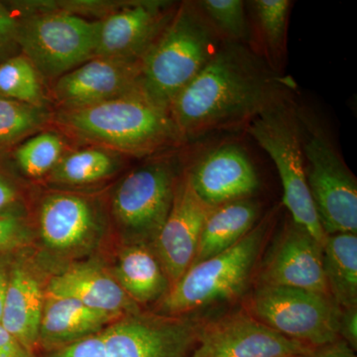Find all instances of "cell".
Wrapping results in <instances>:
<instances>
[{
  "instance_id": "cell-1",
  "label": "cell",
  "mask_w": 357,
  "mask_h": 357,
  "mask_svg": "<svg viewBox=\"0 0 357 357\" xmlns=\"http://www.w3.org/2000/svg\"><path fill=\"white\" fill-rule=\"evenodd\" d=\"M284 82L246 44L225 41L180 91L169 114L184 141L218 129L249 123L287 96Z\"/></svg>"
},
{
  "instance_id": "cell-2",
  "label": "cell",
  "mask_w": 357,
  "mask_h": 357,
  "mask_svg": "<svg viewBox=\"0 0 357 357\" xmlns=\"http://www.w3.org/2000/svg\"><path fill=\"white\" fill-rule=\"evenodd\" d=\"M56 121L77 137L119 154L143 156L185 142L168 110L140 91L89 107L60 109Z\"/></svg>"
},
{
  "instance_id": "cell-3",
  "label": "cell",
  "mask_w": 357,
  "mask_h": 357,
  "mask_svg": "<svg viewBox=\"0 0 357 357\" xmlns=\"http://www.w3.org/2000/svg\"><path fill=\"white\" fill-rule=\"evenodd\" d=\"M223 42L196 1L178 4L173 17L141 58L139 91L169 112L174 98L206 67Z\"/></svg>"
},
{
  "instance_id": "cell-4",
  "label": "cell",
  "mask_w": 357,
  "mask_h": 357,
  "mask_svg": "<svg viewBox=\"0 0 357 357\" xmlns=\"http://www.w3.org/2000/svg\"><path fill=\"white\" fill-rule=\"evenodd\" d=\"M270 222L271 218H265L232 248L192 265L162 298L160 314L182 317L239 297L248 288Z\"/></svg>"
},
{
  "instance_id": "cell-5",
  "label": "cell",
  "mask_w": 357,
  "mask_h": 357,
  "mask_svg": "<svg viewBox=\"0 0 357 357\" xmlns=\"http://www.w3.org/2000/svg\"><path fill=\"white\" fill-rule=\"evenodd\" d=\"M248 132L276 166L291 220L324 244L326 234L307 187L298 107L286 96L249 122Z\"/></svg>"
},
{
  "instance_id": "cell-6",
  "label": "cell",
  "mask_w": 357,
  "mask_h": 357,
  "mask_svg": "<svg viewBox=\"0 0 357 357\" xmlns=\"http://www.w3.org/2000/svg\"><path fill=\"white\" fill-rule=\"evenodd\" d=\"M310 194L326 236L357 234L356 177L321 126L298 109Z\"/></svg>"
},
{
  "instance_id": "cell-7",
  "label": "cell",
  "mask_w": 357,
  "mask_h": 357,
  "mask_svg": "<svg viewBox=\"0 0 357 357\" xmlns=\"http://www.w3.org/2000/svg\"><path fill=\"white\" fill-rule=\"evenodd\" d=\"M100 20L49 9L20 20L18 46L40 77L64 76L96 57Z\"/></svg>"
},
{
  "instance_id": "cell-8",
  "label": "cell",
  "mask_w": 357,
  "mask_h": 357,
  "mask_svg": "<svg viewBox=\"0 0 357 357\" xmlns=\"http://www.w3.org/2000/svg\"><path fill=\"white\" fill-rule=\"evenodd\" d=\"M176 156L156 157L124 176L112 197V213L135 244L154 243L172 206L180 174Z\"/></svg>"
},
{
  "instance_id": "cell-9",
  "label": "cell",
  "mask_w": 357,
  "mask_h": 357,
  "mask_svg": "<svg viewBox=\"0 0 357 357\" xmlns=\"http://www.w3.org/2000/svg\"><path fill=\"white\" fill-rule=\"evenodd\" d=\"M246 311L276 332L307 347L340 340L342 309L330 295L285 286H258Z\"/></svg>"
},
{
  "instance_id": "cell-10",
  "label": "cell",
  "mask_w": 357,
  "mask_h": 357,
  "mask_svg": "<svg viewBox=\"0 0 357 357\" xmlns=\"http://www.w3.org/2000/svg\"><path fill=\"white\" fill-rule=\"evenodd\" d=\"M199 324L185 317L126 314L102 331L107 357H190Z\"/></svg>"
},
{
  "instance_id": "cell-11",
  "label": "cell",
  "mask_w": 357,
  "mask_h": 357,
  "mask_svg": "<svg viewBox=\"0 0 357 357\" xmlns=\"http://www.w3.org/2000/svg\"><path fill=\"white\" fill-rule=\"evenodd\" d=\"M312 349L237 311L199 325L190 357H300Z\"/></svg>"
},
{
  "instance_id": "cell-12",
  "label": "cell",
  "mask_w": 357,
  "mask_h": 357,
  "mask_svg": "<svg viewBox=\"0 0 357 357\" xmlns=\"http://www.w3.org/2000/svg\"><path fill=\"white\" fill-rule=\"evenodd\" d=\"M178 4L136 0L117 4L100 20L96 57L139 63L173 17Z\"/></svg>"
},
{
  "instance_id": "cell-13",
  "label": "cell",
  "mask_w": 357,
  "mask_h": 357,
  "mask_svg": "<svg viewBox=\"0 0 357 357\" xmlns=\"http://www.w3.org/2000/svg\"><path fill=\"white\" fill-rule=\"evenodd\" d=\"M192 190L185 172L178 178L172 206L154 241V253L170 288L192 266L199 236L211 211Z\"/></svg>"
},
{
  "instance_id": "cell-14",
  "label": "cell",
  "mask_w": 357,
  "mask_h": 357,
  "mask_svg": "<svg viewBox=\"0 0 357 357\" xmlns=\"http://www.w3.org/2000/svg\"><path fill=\"white\" fill-rule=\"evenodd\" d=\"M192 190L210 208L250 199L260 181L248 152L225 143L208 150L185 171Z\"/></svg>"
},
{
  "instance_id": "cell-15",
  "label": "cell",
  "mask_w": 357,
  "mask_h": 357,
  "mask_svg": "<svg viewBox=\"0 0 357 357\" xmlns=\"http://www.w3.org/2000/svg\"><path fill=\"white\" fill-rule=\"evenodd\" d=\"M258 286H285L330 295L323 269V244L291 220L265 258Z\"/></svg>"
},
{
  "instance_id": "cell-16",
  "label": "cell",
  "mask_w": 357,
  "mask_h": 357,
  "mask_svg": "<svg viewBox=\"0 0 357 357\" xmlns=\"http://www.w3.org/2000/svg\"><path fill=\"white\" fill-rule=\"evenodd\" d=\"M139 63L95 57L59 77L52 93L60 109H79L139 91Z\"/></svg>"
},
{
  "instance_id": "cell-17",
  "label": "cell",
  "mask_w": 357,
  "mask_h": 357,
  "mask_svg": "<svg viewBox=\"0 0 357 357\" xmlns=\"http://www.w3.org/2000/svg\"><path fill=\"white\" fill-rule=\"evenodd\" d=\"M42 239L55 250H73L89 243L98 227V213L88 199L69 192L45 197L39 208Z\"/></svg>"
},
{
  "instance_id": "cell-18",
  "label": "cell",
  "mask_w": 357,
  "mask_h": 357,
  "mask_svg": "<svg viewBox=\"0 0 357 357\" xmlns=\"http://www.w3.org/2000/svg\"><path fill=\"white\" fill-rule=\"evenodd\" d=\"M47 293L50 297L70 298L91 309L119 317L140 312L116 279L96 265L66 270L52 279Z\"/></svg>"
},
{
  "instance_id": "cell-19",
  "label": "cell",
  "mask_w": 357,
  "mask_h": 357,
  "mask_svg": "<svg viewBox=\"0 0 357 357\" xmlns=\"http://www.w3.org/2000/svg\"><path fill=\"white\" fill-rule=\"evenodd\" d=\"M121 317L96 311L70 298L48 296L44 304L39 344L55 351L103 331Z\"/></svg>"
},
{
  "instance_id": "cell-20",
  "label": "cell",
  "mask_w": 357,
  "mask_h": 357,
  "mask_svg": "<svg viewBox=\"0 0 357 357\" xmlns=\"http://www.w3.org/2000/svg\"><path fill=\"white\" fill-rule=\"evenodd\" d=\"M43 307L38 281L23 268H15L9 276L0 324L29 352L38 344Z\"/></svg>"
},
{
  "instance_id": "cell-21",
  "label": "cell",
  "mask_w": 357,
  "mask_h": 357,
  "mask_svg": "<svg viewBox=\"0 0 357 357\" xmlns=\"http://www.w3.org/2000/svg\"><path fill=\"white\" fill-rule=\"evenodd\" d=\"M259 213V204L251 198L211 208L204 223L192 265L232 248L255 227Z\"/></svg>"
},
{
  "instance_id": "cell-22",
  "label": "cell",
  "mask_w": 357,
  "mask_h": 357,
  "mask_svg": "<svg viewBox=\"0 0 357 357\" xmlns=\"http://www.w3.org/2000/svg\"><path fill=\"white\" fill-rule=\"evenodd\" d=\"M291 6L289 0L246 2L249 46L275 73L280 72L285 60Z\"/></svg>"
},
{
  "instance_id": "cell-23",
  "label": "cell",
  "mask_w": 357,
  "mask_h": 357,
  "mask_svg": "<svg viewBox=\"0 0 357 357\" xmlns=\"http://www.w3.org/2000/svg\"><path fill=\"white\" fill-rule=\"evenodd\" d=\"M115 279L137 305L161 300L170 289L158 258L144 244L131 243L122 249Z\"/></svg>"
},
{
  "instance_id": "cell-24",
  "label": "cell",
  "mask_w": 357,
  "mask_h": 357,
  "mask_svg": "<svg viewBox=\"0 0 357 357\" xmlns=\"http://www.w3.org/2000/svg\"><path fill=\"white\" fill-rule=\"evenodd\" d=\"M323 269L328 294L340 309L357 307V236H326Z\"/></svg>"
},
{
  "instance_id": "cell-25",
  "label": "cell",
  "mask_w": 357,
  "mask_h": 357,
  "mask_svg": "<svg viewBox=\"0 0 357 357\" xmlns=\"http://www.w3.org/2000/svg\"><path fill=\"white\" fill-rule=\"evenodd\" d=\"M119 153L102 147H89L65 154L51 178L60 184L82 185L93 184L114 175L121 160Z\"/></svg>"
},
{
  "instance_id": "cell-26",
  "label": "cell",
  "mask_w": 357,
  "mask_h": 357,
  "mask_svg": "<svg viewBox=\"0 0 357 357\" xmlns=\"http://www.w3.org/2000/svg\"><path fill=\"white\" fill-rule=\"evenodd\" d=\"M41 79L25 56H14L0 64V96L28 105L46 107Z\"/></svg>"
},
{
  "instance_id": "cell-27",
  "label": "cell",
  "mask_w": 357,
  "mask_h": 357,
  "mask_svg": "<svg viewBox=\"0 0 357 357\" xmlns=\"http://www.w3.org/2000/svg\"><path fill=\"white\" fill-rule=\"evenodd\" d=\"M50 115L46 107L0 96V149L13 146L36 132L50 119Z\"/></svg>"
},
{
  "instance_id": "cell-28",
  "label": "cell",
  "mask_w": 357,
  "mask_h": 357,
  "mask_svg": "<svg viewBox=\"0 0 357 357\" xmlns=\"http://www.w3.org/2000/svg\"><path fill=\"white\" fill-rule=\"evenodd\" d=\"M65 154L63 138L53 131H44L24 141L14 157L25 175L37 178L51 174Z\"/></svg>"
},
{
  "instance_id": "cell-29",
  "label": "cell",
  "mask_w": 357,
  "mask_h": 357,
  "mask_svg": "<svg viewBox=\"0 0 357 357\" xmlns=\"http://www.w3.org/2000/svg\"><path fill=\"white\" fill-rule=\"evenodd\" d=\"M196 3L223 41L248 43L249 22L246 2L241 0H199Z\"/></svg>"
},
{
  "instance_id": "cell-30",
  "label": "cell",
  "mask_w": 357,
  "mask_h": 357,
  "mask_svg": "<svg viewBox=\"0 0 357 357\" xmlns=\"http://www.w3.org/2000/svg\"><path fill=\"white\" fill-rule=\"evenodd\" d=\"M20 20L6 4L0 2V64L13 58L18 46Z\"/></svg>"
},
{
  "instance_id": "cell-31",
  "label": "cell",
  "mask_w": 357,
  "mask_h": 357,
  "mask_svg": "<svg viewBox=\"0 0 357 357\" xmlns=\"http://www.w3.org/2000/svg\"><path fill=\"white\" fill-rule=\"evenodd\" d=\"M27 229L22 218L10 211L0 213V251L17 248L27 241Z\"/></svg>"
},
{
  "instance_id": "cell-32",
  "label": "cell",
  "mask_w": 357,
  "mask_h": 357,
  "mask_svg": "<svg viewBox=\"0 0 357 357\" xmlns=\"http://www.w3.org/2000/svg\"><path fill=\"white\" fill-rule=\"evenodd\" d=\"M45 357H107L102 332L52 351Z\"/></svg>"
},
{
  "instance_id": "cell-33",
  "label": "cell",
  "mask_w": 357,
  "mask_h": 357,
  "mask_svg": "<svg viewBox=\"0 0 357 357\" xmlns=\"http://www.w3.org/2000/svg\"><path fill=\"white\" fill-rule=\"evenodd\" d=\"M338 337L354 351L357 349V307H344L340 311Z\"/></svg>"
},
{
  "instance_id": "cell-34",
  "label": "cell",
  "mask_w": 357,
  "mask_h": 357,
  "mask_svg": "<svg viewBox=\"0 0 357 357\" xmlns=\"http://www.w3.org/2000/svg\"><path fill=\"white\" fill-rule=\"evenodd\" d=\"M300 357H356V351L340 338L332 344L314 347Z\"/></svg>"
},
{
  "instance_id": "cell-35",
  "label": "cell",
  "mask_w": 357,
  "mask_h": 357,
  "mask_svg": "<svg viewBox=\"0 0 357 357\" xmlns=\"http://www.w3.org/2000/svg\"><path fill=\"white\" fill-rule=\"evenodd\" d=\"M0 357H33L0 324Z\"/></svg>"
},
{
  "instance_id": "cell-36",
  "label": "cell",
  "mask_w": 357,
  "mask_h": 357,
  "mask_svg": "<svg viewBox=\"0 0 357 357\" xmlns=\"http://www.w3.org/2000/svg\"><path fill=\"white\" fill-rule=\"evenodd\" d=\"M17 199L15 187L7 178L0 175V213L6 210Z\"/></svg>"
},
{
  "instance_id": "cell-37",
  "label": "cell",
  "mask_w": 357,
  "mask_h": 357,
  "mask_svg": "<svg viewBox=\"0 0 357 357\" xmlns=\"http://www.w3.org/2000/svg\"><path fill=\"white\" fill-rule=\"evenodd\" d=\"M9 277L7 276L6 270L0 266V321H1L2 312H3L4 302H6L7 288H8Z\"/></svg>"
}]
</instances>
